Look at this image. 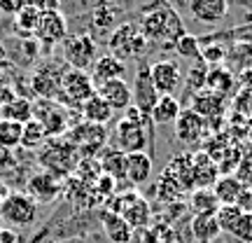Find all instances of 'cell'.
<instances>
[{
  "instance_id": "7bdbcfd3",
  "label": "cell",
  "mask_w": 252,
  "mask_h": 243,
  "mask_svg": "<svg viewBox=\"0 0 252 243\" xmlns=\"http://www.w3.org/2000/svg\"><path fill=\"white\" fill-rule=\"evenodd\" d=\"M241 159H243L241 150H236L234 145H229V147L224 150V154L220 157V162H217V169H220V173H222V175H231V171H236V169H238Z\"/></svg>"
},
{
  "instance_id": "f907efd6",
  "label": "cell",
  "mask_w": 252,
  "mask_h": 243,
  "mask_svg": "<svg viewBox=\"0 0 252 243\" xmlns=\"http://www.w3.org/2000/svg\"><path fill=\"white\" fill-rule=\"evenodd\" d=\"M0 243H17V234H14V232H5V229H2V234H0Z\"/></svg>"
},
{
  "instance_id": "7c38bea8",
  "label": "cell",
  "mask_w": 252,
  "mask_h": 243,
  "mask_svg": "<svg viewBox=\"0 0 252 243\" xmlns=\"http://www.w3.org/2000/svg\"><path fill=\"white\" fill-rule=\"evenodd\" d=\"M131 96H133V103H131V105H135L143 115L150 117L154 105H157V101H159V94L154 89L147 66H140L138 72H135V82H133V89H131Z\"/></svg>"
},
{
  "instance_id": "4316f807",
  "label": "cell",
  "mask_w": 252,
  "mask_h": 243,
  "mask_svg": "<svg viewBox=\"0 0 252 243\" xmlns=\"http://www.w3.org/2000/svg\"><path fill=\"white\" fill-rule=\"evenodd\" d=\"M236 87V75L224 66H215V68H208L206 75V89L213 91V94H231Z\"/></svg>"
},
{
  "instance_id": "db71d44e",
  "label": "cell",
  "mask_w": 252,
  "mask_h": 243,
  "mask_svg": "<svg viewBox=\"0 0 252 243\" xmlns=\"http://www.w3.org/2000/svg\"><path fill=\"white\" fill-rule=\"evenodd\" d=\"M236 2H238L241 7H243V9H248V12H250V14H252V0H236Z\"/></svg>"
},
{
  "instance_id": "9c48e42d",
  "label": "cell",
  "mask_w": 252,
  "mask_h": 243,
  "mask_svg": "<svg viewBox=\"0 0 252 243\" xmlns=\"http://www.w3.org/2000/svg\"><path fill=\"white\" fill-rule=\"evenodd\" d=\"M75 150L77 147L70 145L68 140L65 143L63 140H54L42 152L40 162L47 169V173H52L54 178H59V175H65V173H70L75 169Z\"/></svg>"
},
{
  "instance_id": "6da1fadb",
  "label": "cell",
  "mask_w": 252,
  "mask_h": 243,
  "mask_svg": "<svg viewBox=\"0 0 252 243\" xmlns=\"http://www.w3.org/2000/svg\"><path fill=\"white\" fill-rule=\"evenodd\" d=\"M140 33L145 40H161L173 47V42L178 37L185 35V26L182 19L178 17V12L168 5V2H154L145 9L143 19H140Z\"/></svg>"
},
{
  "instance_id": "d6986e66",
  "label": "cell",
  "mask_w": 252,
  "mask_h": 243,
  "mask_svg": "<svg viewBox=\"0 0 252 243\" xmlns=\"http://www.w3.org/2000/svg\"><path fill=\"white\" fill-rule=\"evenodd\" d=\"M98 220H100V225H103V232H105V236H108V241L131 243V239H133V229H131V225H128L122 215L112 213V210H100Z\"/></svg>"
},
{
  "instance_id": "ffe728a7",
  "label": "cell",
  "mask_w": 252,
  "mask_h": 243,
  "mask_svg": "<svg viewBox=\"0 0 252 243\" xmlns=\"http://www.w3.org/2000/svg\"><path fill=\"white\" fill-rule=\"evenodd\" d=\"M61 192V182L59 178H54L52 173H35L31 180H28V197L35 199V201H52L59 197Z\"/></svg>"
},
{
  "instance_id": "681fc988",
  "label": "cell",
  "mask_w": 252,
  "mask_h": 243,
  "mask_svg": "<svg viewBox=\"0 0 252 243\" xmlns=\"http://www.w3.org/2000/svg\"><path fill=\"white\" fill-rule=\"evenodd\" d=\"M35 7L40 9V12H59V7H61V0H37Z\"/></svg>"
},
{
  "instance_id": "cb8c5ba5",
  "label": "cell",
  "mask_w": 252,
  "mask_h": 243,
  "mask_svg": "<svg viewBox=\"0 0 252 243\" xmlns=\"http://www.w3.org/2000/svg\"><path fill=\"white\" fill-rule=\"evenodd\" d=\"M0 119H9L17 124H26L28 119H33V101L26 96H14L7 103L0 105Z\"/></svg>"
},
{
  "instance_id": "f546056e",
  "label": "cell",
  "mask_w": 252,
  "mask_h": 243,
  "mask_svg": "<svg viewBox=\"0 0 252 243\" xmlns=\"http://www.w3.org/2000/svg\"><path fill=\"white\" fill-rule=\"evenodd\" d=\"M122 217L131 225L133 232L135 229H147V227H150V217H152V208H150V204H147L145 197H138L133 204L122 213Z\"/></svg>"
},
{
  "instance_id": "ba28073f",
  "label": "cell",
  "mask_w": 252,
  "mask_h": 243,
  "mask_svg": "<svg viewBox=\"0 0 252 243\" xmlns=\"http://www.w3.org/2000/svg\"><path fill=\"white\" fill-rule=\"evenodd\" d=\"M105 140H108V131L105 126L100 124H91V122H80L68 129V143L80 147L84 154H98L103 147H105Z\"/></svg>"
},
{
  "instance_id": "7dc6e473",
  "label": "cell",
  "mask_w": 252,
  "mask_h": 243,
  "mask_svg": "<svg viewBox=\"0 0 252 243\" xmlns=\"http://www.w3.org/2000/svg\"><path fill=\"white\" fill-rule=\"evenodd\" d=\"M236 84L241 87V91H252V68H250V70L238 72V77H236Z\"/></svg>"
},
{
  "instance_id": "e575fe53",
  "label": "cell",
  "mask_w": 252,
  "mask_h": 243,
  "mask_svg": "<svg viewBox=\"0 0 252 243\" xmlns=\"http://www.w3.org/2000/svg\"><path fill=\"white\" fill-rule=\"evenodd\" d=\"M178 234L173 225L168 222H159V225H150L143 232V243H175Z\"/></svg>"
},
{
  "instance_id": "52a82bcc",
  "label": "cell",
  "mask_w": 252,
  "mask_h": 243,
  "mask_svg": "<svg viewBox=\"0 0 252 243\" xmlns=\"http://www.w3.org/2000/svg\"><path fill=\"white\" fill-rule=\"evenodd\" d=\"M108 45H110V54L122 59V56H143L147 42H145V35L140 33V28L135 24H122L110 35Z\"/></svg>"
},
{
  "instance_id": "2e32d148",
  "label": "cell",
  "mask_w": 252,
  "mask_h": 243,
  "mask_svg": "<svg viewBox=\"0 0 252 243\" xmlns=\"http://www.w3.org/2000/svg\"><path fill=\"white\" fill-rule=\"evenodd\" d=\"M124 72H126V63L108 52V54L98 56V59L94 61V66H91V82H94V87H98L103 82L122 80Z\"/></svg>"
},
{
  "instance_id": "f35d334b",
  "label": "cell",
  "mask_w": 252,
  "mask_h": 243,
  "mask_svg": "<svg viewBox=\"0 0 252 243\" xmlns=\"http://www.w3.org/2000/svg\"><path fill=\"white\" fill-rule=\"evenodd\" d=\"M173 47H175V52L180 56H185V59H198L201 61V47H198V37L196 35H185L178 37L175 42H173Z\"/></svg>"
},
{
  "instance_id": "9a60e30c",
  "label": "cell",
  "mask_w": 252,
  "mask_h": 243,
  "mask_svg": "<svg viewBox=\"0 0 252 243\" xmlns=\"http://www.w3.org/2000/svg\"><path fill=\"white\" fill-rule=\"evenodd\" d=\"M191 175H194V187L196 189H213V185L220 178L217 164L208 157L203 150L191 154Z\"/></svg>"
},
{
  "instance_id": "b9f144b4",
  "label": "cell",
  "mask_w": 252,
  "mask_h": 243,
  "mask_svg": "<svg viewBox=\"0 0 252 243\" xmlns=\"http://www.w3.org/2000/svg\"><path fill=\"white\" fill-rule=\"evenodd\" d=\"M206 75H208V66L203 61H198L191 70L187 72V77H185V84H187L189 91H203L206 89Z\"/></svg>"
},
{
  "instance_id": "8fae6325",
  "label": "cell",
  "mask_w": 252,
  "mask_h": 243,
  "mask_svg": "<svg viewBox=\"0 0 252 243\" xmlns=\"http://www.w3.org/2000/svg\"><path fill=\"white\" fill-rule=\"evenodd\" d=\"M65 35H68V24H65L61 12H40V21H37L35 33H33L37 42L52 47L56 42H63Z\"/></svg>"
},
{
  "instance_id": "603a6c76",
  "label": "cell",
  "mask_w": 252,
  "mask_h": 243,
  "mask_svg": "<svg viewBox=\"0 0 252 243\" xmlns=\"http://www.w3.org/2000/svg\"><path fill=\"white\" fill-rule=\"evenodd\" d=\"M245 189L248 187L236 178L234 173H231V175H220L217 182L213 185V192H215L217 201H220L222 206H226V204H236V206H238V201H241V197L245 194Z\"/></svg>"
},
{
  "instance_id": "d6a6232c",
  "label": "cell",
  "mask_w": 252,
  "mask_h": 243,
  "mask_svg": "<svg viewBox=\"0 0 252 243\" xmlns=\"http://www.w3.org/2000/svg\"><path fill=\"white\" fill-rule=\"evenodd\" d=\"M21 131H24V124H17V122H9V119H0V147L2 150H14L21 145Z\"/></svg>"
},
{
  "instance_id": "816d5d0a",
  "label": "cell",
  "mask_w": 252,
  "mask_h": 243,
  "mask_svg": "<svg viewBox=\"0 0 252 243\" xmlns=\"http://www.w3.org/2000/svg\"><path fill=\"white\" fill-rule=\"evenodd\" d=\"M7 164H12V152L0 147V166H7Z\"/></svg>"
},
{
  "instance_id": "836d02e7",
  "label": "cell",
  "mask_w": 252,
  "mask_h": 243,
  "mask_svg": "<svg viewBox=\"0 0 252 243\" xmlns=\"http://www.w3.org/2000/svg\"><path fill=\"white\" fill-rule=\"evenodd\" d=\"M37 21H40V9H37L35 5H24V7L14 14V26H17V31L26 33V35H33V33H35Z\"/></svg>"
},
{
  "instance_id": "74e56055",
  "label": "cell",
  "mask_w": 252,
  "mask_h": 243,
  "mask_svg": "<svg viewBox=\"0 0 252 243\" xmlns=\"http://www.w3.org/2000/svg\"><path fill=\"white\" fill-rule=\"evenodd\" d=\"M157 187H159V189H157L159 199H161L163 204H168V206H171V204H178V199L185 194L180 185H178L175 180H171L166 173H163L161 178H159V185H157Z\"/></svg>"
},
{
  "instance_id": "f5cc1de1",
  "label": "cell",
  "mask_w": 252,
  "mask_h": 243,
  "mask_svg": "<svg viewBox=\"0 0 252 243\" xmlns=\"http://www.w3.org/2000/svg\"><path fill=\"white\" fill-rule=\"evenodd\" d=\"M7 194H9L7 185H5V182H0V204H2V201H5V197H7Z\"/></svg>"
},
{
  "instance_id": "4dcf8cb0",
  "label": "cell",
  "mask_w": 252,
  "mask_h": 243,
  "mask_svg": "<svg viewBox=\"0 0 252 243\" xmlns=\"http://www.w3.org/2000/svg\"><path fill=\"white\" fill-rule=\"evenodd\" d=\"M222 40H238V42H250L252 45V21L245 24V26L226 28V31H220V33H210L206 37H198V47L210 45V42H222Z\"/></svg>"
},
{
  "instance_id": "11a10c76",
  "label": "cell",
  "mask_w": 252,
  "mask_h": 243,
  "mask_svg": "<svg viewBox=\"0 0 252 243\" xmlns=\"http://www.w3.org/2000/svg\"><path fill=\"white\" fill-rule=\"evenodd\" d=\"M21 2H24V5H35L37 0H21Z\"/></svg>"
},
{
  "instance_id": "83f0119b",
  "label": "cell",
  "mask_w": 252,
  "mask_h": 243,
  "mask_svg": "<svg viewBox=\"0 0 252 243\" xmlns=\"http://www.w3.org/2000/svg\"><path fill=\"white\" fill-rule=\"evenodd\" d=\"M82 117H84V122H91V124H100V126H105V122H110L112 119V108H110L105 101L100 99L98 94H94L91 99H87L84 103H82Z\"/></svg>"
},
{
  "instance_id": "e0dca14e",
  "label": "cell",
  "mask_w": 252,
  "mask_h": 243,
  "mask_svg": "<svg viewBox=\"0 0 252 243\" xmlns=\"http://www.w3.org/2000/svg\"><path fill=\"white\" fill-rule=\"evenodd\" d=\"M191 17L203 24H220L229 12V0H187Z\"/></svg>"
},
{
  "instance_id": "f1b7e54d",
  "label": "cell",
  "mask_w": 252,
  "mask_h": 243,
  "mask_svg": "<svg viewBox=\"0 0 252 243\" xmlns=\"http://www.w3.org/2000/svg\"><path fill=\"white\" fill-rule=\"evenodd\" d=\"M180 112H182V105L175 96H159V101H157V105H154L150 119H152V124H159V126L161 124H173Z\"/></svg>"
},
{
  "instance_id": "8992f818",
  "label": "cell",
  "mask_w": 252,
  "mask_h": 243,
  "mask_svg": "<svg viewBox=\"0 0 252 243\" xmlns=\"http://www.w3.org/2000/svg\"><path fill=\"white\" fill-rule=\"evenodd\" d=\"M63 45V61L72 70H89L96 61V42L91 35H65Z\"/></svg>"
},
{
  "instance_id": "277c9868",
  "label": "cell",
  "mask_w": 252,
  "mask_h": 243,
  "mask_svg": "<svg viewBox=\"0 0 252 243\" xmlns=\"http://www.w3.org/2000/svg\"><path fill=\"white\" fill-rule=\"evenodd\" d=\"M0 217L12 227H31L37 217V201L26 192H9L0 204Z\"/></svg>"
},
{
  "instance_id": "d590c367",
  "label": "cell",
  "mask_w": 252,
  "mask_h": 243,
  "mask_svg": "<svg viewBox=\"0 0 252 243\" xmlns=\"http://www.w3.org/2000/svg\"><path fill=\"white\" fill-rule=\"evenodd\" d=\"M45 140H47V134H45V129H42V124L35 122V119H28L26 124H24V131H21V147L35 150Z\"/></svg>"
},
{
  "instance_id": "c3c4849f",
  "label": "cell",
  "mask_w": 252,
  "mask_h": 243,
  "mask_svg": "<svg viewBox=\"0 0 252 243\" xmlns=\"http://www.w3.org/2000/svg\"><path fill=\"white\" fill-rule=\"evenodd\" d=\"M21 7H24L21 0H0V12H5V14H17Z\"/></svg>"
},
{
  "instance_id": "ee69618b",
  "label": "cell",
  "mask_w": 252,
  "mask_h": 243,
  "mask_svg": "<svg viewBox=\"0 0 252 243\" xmlns=\"http://www.w3.org/2000/svg\"><path fill=\"white\" fill-rule=\"evenodd\" d=\"M231 236L243 243H252V210H243V215L238 217V222L231 229Z\"/></svg>"
},
{
  "instance_id": "9f6ffc18",
  "label": "cell",
  "mask_w": 252,
  "mask_h": 243,
  "mask_svg": "<svg viewBox=\"0 0 252 243\" xmlns=\"http://www.w3.org/2000/svg\"><path fill=\"white\" fill-rule=\"evenodd\" d=\"M0 87H5V75H2V70H0Z\"/></svg>"
},
{
  "instance_id": "30bf717a",
  "label": "cell",
  "mask_w": 252,
  "mask_h": 243,
  "mask_svg": "<svg viewBox=\"0 0 252 243\" xmlns=\"http://www.w3.org/2000/svg\"><path fill=\"white\" fill-rule=\"evenodd\" d=\"M150 77L159 96H173L175 89L182 84V70L180 66L171 59H161L150 66Z\"/></svg>"
},
{
  "instance_id": "ab89813d",
  "label": "cell",
  "mask_w": 252,
  "mask_h": 243,
  "mask_svg": "<svg viewBox=\"0 0 252 243\" xmlns=\"http://www.w3.org/2000/svg\"><path fill=\"white\" fill-rule=\"evenodd\" d=\"M201 61L206 63L208 68L222 66L226 61V49L220 42H210V45H201Z\"/></svg>"
},
{
  "instance_id": "44dd1931",
  "label": "cell",
  "mask_w": 252,
  "mask_h": 243,
  "mask_svg": "<svg viewBox=\"0 0 252 243\" xmlns=\"http://www.w3.org/2000/svg\"><path fill=\"white\" fill-rule=\"evenodd\" d=\"M150 175H152V154H126V180H128V185H145L150 180Z\"/></svg>"
},
{
  "instance_id": "7402d4cb",
  "label": "cell",
  "mask_w": 252,
  "mask_h": 243,
  "mask_svg": "<svg viewBox=\"0 0 252 243\" xmlns=\"http://www.w3.org/2000/svg\"><path fill=\"white\" fill-rule=\"evenodd\" d=\"M191 110L208 122V119H215L224 112V101H222L220 94H213V91L203 89L191 96Z\"/></svg>"
},
{
  "instance_id": "60d3db41",
  "label": "cell",
  "mask_w": 252,
  "mask_h": 243,
  "mask_svg": "<svg viewBox=\"0 0 252 243\" xmlns=\"http://www.w3.org/2000/svg\"><path fill=\"white\" fill-rule=\"evenodd\" d=\"M140 197L135 189H128V192H115L112 197L108 199V210H112V213H117V215H122L126 208L133 204L135 199Z\"/></svg>"
},
{
  "instance_id": "bcb514c9",
  "label": "cell",
  "mask_w": 252,
  "mask_h": 243,
  "mask_svg": "<svg viewBox=\"0 0 252 243\" xmlns=\"http://www.w3.org/2000/svg\"><path fill=\"white\" fill-rule=\"evenodd\" d=\"M236 110L243 115H252V91H241L236 99Z\"/></svg>"
},
{
  "instance_id": "7a4b0ae2",
  "label": "cell",
  "mask_w": 252,
  "mask_h": 243,
  "mask_svg": "<svg viewBox=\"0 0 252 243\" xmlns=\"http://www.w3.org/2000/svg\"><path fill=\"white\" fill-rule=\"evenodd\" d=\"M96 94V87L91 82V75L84 70H72L68 68L61 80V94H59V103L65 108H82V103L91 99Z\"/></svg>"
},
{
  "instance_id": "f6af8a7d",
  "label": "cell",
  "mask_w": 252,
  "mask_h": 243,
  "mask_svg": "<svg viewBox=\"0 0 252 243\" xmlns=\"http://www.w3.org/2000/svg\"><path fill=\"white\" fill-rule=\"evenodd\" d=\"M236 178L243 182L245 187H250L252 185V154H248V157L241 159L238 169H236Z\"/></svg>"
},
{
  "instance_id": "5b68a950",
  "label": "cell",
  "mask_w": 252,
  "mask_h": 243,
  "mask_svg": "<svg viewBox=\"0 0 252 243\" xmlns=\"http://www.w3.org/2000/svg\"><path fill=\"white\" fill-rule=\"evenodd\" d=\"M68 70V66H63L59 61H45L31 75V89L33 94H37L40 99L56 101L61 94V80Z\"/></svg>"
},
{
  "instance_id": "6f0895ef",
  "label": "cell",
  "mask_w": 252,
  "mask_h": 243,
  "mask_svg": "<svg viewBox=\"0 0 252 243\" xmlns=\"http://www.w3.org/2000/svg\"><path fill=\"white\" fill-rule=\"evenodd\" d=\"M248 189H250V194H252V185H250V187H248Z\"/></svg>"
},
{
  "instance_id": "8d00e7d4",
  "label": "cell",
  "mask_w": 252,
  "mask_h": 243,
  "mask_svg": "<svg viewBox=\"0 0 252 243\" xmlns=\"http://www.w3.org/2000/svg\"><path fill=\"white\" fill-rule=\"evenodd\" d=\"M241 215H243V208L236 206V204H226V206L220 204V208L215 210V220H217V225H220V229L229 232V234H231V229H234V225L238 222Z\"/></svg>"
},
{
  "instance_id": "d4e9b609",
  "label": "cell",
  "mask_w": 252,
  "mask_h": 243,
  "mask_svg": "<svg viewBox=\"0 0 252 243\" xmlns=\"http://www.w3.org/2000/svg\"><path fill=\"white\" fill-rule=\"evenodd\" d=\"M166 175L175 180L178 185L185 189H191L194 187V175H191V154H178V157H173L171 164L166 166Z\"/></svg>"
},
{
  "instance_id": "680465c9",
  "label": "cell",
  "mask_w": 252,
  "mask_h": 243,
  "mask_svg": "<svg viewBox=\"0 0 252 243\" xmlns=\"http://www.w3.org/2000/svg\"><path fill=\"white\" fill-rule=\"evenodd\" d=\"M0 234H2V225H0Z\"/></svg>"
},
{
  "instance_id": "5bb4252c",
  "label": "cell",
  "mask_w": 252,
  "mask_h": 243,
  "mask_svg": "<svg viewBox=\"0 0 252 243\" xmlns=\"http://www.w3.org/2000/svg\"><path fill=\"white\" fill-rule=\"evenodd\" d=\"M96 94L100 99L108 103L112 112L115 110H126L131 103H133V96H131V87L126 84L124 80H110V82H103L96 87Z\"/></svg>"
},
{
  "instance_id": "4fadbf2b",
  "label": "cell",
  "mask_w": 252,
  "mask_h": 243,
  "mask_svg": "<svg viewBox=\"0 0 252 243\" xmlns=\"http://www.w3.org/2000/svg\"><path fill=\"white\" fill-rule=\"evenodd\" d=\"M208 134V122L201 115H196L191 108H185L175 119V136L180 138L185 145H196L201 143Z\"/></svg>"
},
{
  "instance_id": "484cf974",
  "label": "cell",
  "mask_w": 252,
  "mask_h": 243,
  "mask_svg": "<svg viewBox=\"0 0 252 243\" xmlns=\"http://www.w3.org/2000/svg\"><path fill=\"white\" fill-rule=\"evenodd\" d=\"M191 236L196 243H213L217 236L222 234V229L217 225L215 213H208V215H194L191 217Z\"/></svg>"
},
{
  "instance_id": "3957f363",
  "label": "cell",
  "mask_w": 252,
  "mask_h": 243,
  "mask_svg": "<svg viewBox=\"0 0 252 243\" xmlns=\"http://www.w3.org/2000/svg\"><path fill=\"white\" fill-rule=\"evenodd\" d=\"M33 119L42 124L47 138H59L70 129V115L68 108L61 105L59 101H47V99H37L33 103Z\"/></svg>"
},
{
  "instance_id": "1f68e13d",
  "label": "cell",
  "mask_w": 252,
  "mask_h": 243,
  "mask_svg": "<svg viewBox=\"0 0 252 243\" xmlns=\"http://www.w3.org/2000/svg\"><path fill=\"white\" fill-rule=\"evenodd\" d=\"M189 208L194 210V215H208L220 208V201L213 189H194L189 197Z\"/></svg>"
},
{
  "instance_id": "ac0fdd59",
  "label": "cell",
  "mask_w": 252,
  "mask_h": 243,
  "mask_svg": "<svg viewBox=\"0 0 252 243\" xmlns=\"http://www.w3.org/2000/svg\"><path fill=\"white\" fill-rule=\"evenodd\" d=\"M98 166H100V173L110 175L112 180L119 182H126V154L112 145H105L103 150L98 152Z\"/></svg>"
}]
</instances>
